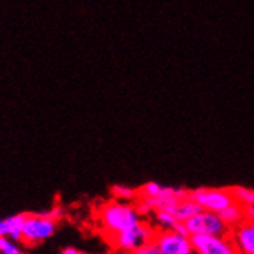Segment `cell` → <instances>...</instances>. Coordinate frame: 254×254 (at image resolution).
I'll return each instance as SVG.
<instances>
[{"label": "cell", "mask_w": 254, "mask_h": 254, "mask_svg": "<svg viewBox=\"0 0 254 254\" xmlns=\"http://www.w3.org/2000/svg\"><path fill=\"white\" fill-rule=\"evenodd\" d=\"M148 217L140 211L136 202H122L110 199L97 206L96 220L99 231L111 244L114 239L139 227Z\"/></svg>", "instance_id": "cell-1"}, {"label": "cell", "mask_w": 254, "mask_h": 254, "mask_svg": "<svg viewBox=\"0 0 254 254\" xmlns=\"http://www.w3.org/2000/svg\"><path fill=\"white\" fill-rule=\"evenodd\" d=\"M190 191L177 187H167L157 182H146L139 188V200L136 202L140 211L148 217L157 210H167L174 202L188 196Z\"/></svg>", "instance_id": "cell-2"}, {"label": "cell", "mask_w": 254, "mask_h": 254, "mask_svg": "<svg viewBox=\"0 0 254 254\" xmlns=\"http://www.w3.org/2000/svg\"><path fill=\"white\" fill-rule=\"evenodd\" d=\"M57 230V220L50 216L48 211L40 213H26L23 228H22V241L28 247H34L43 244L54 236Z\"/></svg>", "instance_id": "cell-3"}, {"label": "cell", "mask_w": 254, "mask_h": 254, "mask_svg": "<svg viewBox=\"0 0 254 254\" xmlns=\"http://www.w3.org/2000/svg\"><path fill=\"white\" fill-rule=\"evenodd\" d=\"M191 199L199 205L200 210L220 214L223 210L236 202L233 188H216V187H202L190 191Z\"/></svg>", "instance_id": "cell-4"}, {"label": "cell", "mask_w": 254, "mask_h": 254, "mask_svg": "<svg viewBox=\"0 0 254 254\" xmlns=\"http://www.w3.org/2000/svg\"><path fill=\"white\" fill-rule=\"evenodd\" d=\"M153 245L159 254H194L192 239L184 230H156Z\"/></svg>", "instance_id": "cell-5"}, {"label": "cell", "mask_w": 254, "mask_h": 254, "mask_svg": "<svg viewBox=\"0 0 254 254\" xmlns=\"http://www.w3.org/2000/svg\"><path fill=\"white\" fill-rule=\"evenodd\" d=\"M184 230L191 237L196 236H223L230 234V228L222 220L220 214L200 210L184 223Z\"/></svg>", "instance_id": "cell-6"}, {"label": "cell", "mask_w": 254, "mask_h": 254, "mask_svg": "<svg viewBox=\"0 0 254 254\" xmlns=\"http://www.w3.org/2000/svg\"><path fill=\"white\" fill-rule=\"evenodd\" d=\"M192 239L194 254H239L230 234L196 236Z\"/></svg>", "instance_id": "cell-7"}, {"label": "cell", "mask_w": 254, "mask_h": 254, "mask_svg": "<svg viewBox=\"0 0 254 254\" xmlns=\"http://www.w3.org/2000/svg\"><path fill=\"white\" fill-rule=\"evenodd\" d=\"M230 237L239 254H254V220L245 219L242 223L230 230Z\"/></svg>", "instance_id": "cell-8"}, {"label": "cell", "mask_w": 254, "mask_h": 254, "mask_svg": "<svg viewBox=\"0 0 254 254\" xmlns=\"http://www.w3.org/2000/svg\"><path fill=\"white\" fill-rule=\"evenodd\" d=\"M25 216L26 213H17V214H11V216L0 219V236L20 242Z\"/></svg>", "instance_id": "cell-9"}, {"label": "cell", "mask_w": 254, "mask_h": 254, "mask_svg": "<svg viewBox=\"0 0 254 254\" xmlns=\"http://www.w3.org/2000/svg\"><path fill=\"white\" fill-rule=\"evenodd\" d=\"M165 211L171 213V214L184 225V223H185L188 219H191L194 214L200 211V208H199V205H197L196 202H194V200L191 199V196L188 194V196L182 197L181 200H177V202H174L171 206H168Z\"/></svg>", "instance_id": "cell-10"}, {"label": "cell", "mask_w": 254, "mask_h": 254, "mask_svg": "<svg viewBox=\"0 0 254 254\" xmlns=\"http://www.w3.org/2000/svg\"><path fill=\"white\" fill-rule=\"evenodd\" d=\"M149 222L153 223L156 230H184V225L179 222L171 213L165 210H157L148 216ZM185 231V230H184Z\"/></svg>", "instance_id": "cell-11"}, {"label": "cell", "mask_w": 254, "mask_h": 254, "mask_svg": "<svg viewBox=\"0 0 254 254\" xmlns=\"http://www.w3.org/2000/svg\"><path fill=\"white\" fill-rule=\"evenodd\" d=\"M220 217H222L223 222H225V225L231 230V228L237 227L239 223H242L247 219V208L236 200L234 203H231L227 208V210H223L220 213Z\"/></svg>", "instance_id": "cell-12"}, {"label": "cell", "mask_w": 254, "mask_h": 254, "mask_svg": "<svg viewBox=\"0 0 254 254\" xmlns=\"http://www.w3.org/2000/svg\"><path fill=\"white\" fill-rule=\"evenodd\" d=\"M113 199L122 202H137L139 200V188H134L125 184H117L111 187Z\"/></svg>", "instance_id": "cell-13"}, {"label": "cell", "mask_w": 254, "mask_h": 254, "mask_svg": "<svg viewBox=\"0 0 254 254\" xmlns=\"http://www.w3.org/2000/svg\"><path fill=\"white\" fill-rule=\"evenodd\" d=\"M234 197L239 203H242L245 208L254 206V188L250 187H234L233 188Z\"/></svg>", "instance_id": "cell-14"}, {"label": "cell", "mask_w": 254, "mask_h": 254, "mask_svg": "<svg viewBox=\"0 0 254 254\" xmlns=\"http://www.w3.org/2000/svg\"><path fill=\"white\" fill-rule=\"evenodd\" d=\"M0 254H25L16 241L0 236Z\"/></svg>", "instance_id": "cell-15"}, {"label": "cell", "mask_w": 254, "mask_h": 254, "mask_svg": "<svg viewBox=\"0 0 254 254\" xmlns=\"http://www.w3.org/2000/svg\"><path fill=\"white\" fill-rule=\"evenodd\" d=\"M48 213H50V216L53 217V219H56L57 222L61 220V219H64V216H65V210L61 206V205H56V206H53L51 210H48Z\"/></svg>", "instance_id": "cell-16"}, {"label": "cell", "mask_w": 254, "mask_h": 254, "mask_svg": "<svg viewBox=\"0 0 254 254\" xmlns=\"http://www.w3.org/2000/svg\"><path fill=\"white\" fill-rule=\"evenodd\" d=\"M132 254H159V251L156 250L153 242H149V244L143 245L142 248H139L137 251H134Z\"/></svg>", "instance_id": "cell-17"}, {"label": "cell", "mask_w": 254, "mask_h": 254, "mask_svg": "<svg viewBox=\"0 0 254 254\" xmlns=\"http://www.w3.org/2000/svg\"><path fill=\"white\" fill-rule=\"evenodd\" d=\"M59 254H83L80 250H77V248H74V247H66V248H64L61 253Z\"/></svg>", "instance_id": "cell-18"}, {"label": "cell", "mask_w": 254, "mask_h": 254, "mask_svg": "<svg viewBox=\"0 0 254 254\" xmlns=\"http://www.w3.org/2000/svg\"><path fill=\"white\" fill-rule=\"evenodd\" d=\"M247 217L254 220V206H251V208H247Z\"/></svg>", "instance_id": "cell-19"}]
</instances>
